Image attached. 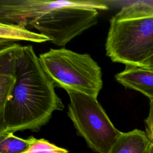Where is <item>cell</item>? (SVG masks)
Listing matches in <instances>:
<instances>
[{
  "label": "cell",
  "instance_id": "6da1fadb",
  "mask_svg": "<svg viewBox=\"0 0 153 153\" xmlns=\"http://www.w3.org/2000/svg\"><path fill=\"white\" fill-rule=\"evenodd\" d=\"M16 80L0 108V133L38 131L53 112L65 106L44 71L32 45L22 46L17 59Z\"/></svg>",
  "mask_w": 153,
  "mask_h": 153
},
{
  "label": "cell",
  "instance_id": "7a4b0ae2",
  "mask_svg": "<svg viewBox=\"0 0 153 153\" xmlns=\"http://www.w3.org/2000/svg\"><path fill=\"white\" fill-rule=\"evenodd\" d=\"M108 9L103 1L1 0L0 22L35 28L63 47L96 25L98 11Z\"/></svg>",
  "mask_w": 153,
  "mask_h": 153
},
{
  "label": "cell",
  "instance_id": "3957f363",
  "mask_svg": "<svg viewBox=\"0 0 153 153\" xmlns=\"http://www.w3.org/2000/svg\"><path fill=\"white\" fill-rule=\"evenodd\" d=\"M105 50L114 62L142 66L153 56V5L123 7L110 20Z\"/></svg>",
  "mask_w": 153,
  "mask_h": 153
},
{
  "label": "cell",
  "instance_id": "277c9868",
  "mask_svg": "<svg viewBox=\"0 0 153 153\" xmlns=\"http://www.w3.org/2000/svg\"><path fill=\"white\" fill-rule=\"evenodd\" d=\"M39 59L55 87L97 98L103 86L102 70L88 54L51 48L41 54Z\"/></svg>",
  "mask_w": 153,
  "mask_h": 153
},
{
  "label": "cell",
  "instance_id": "5b68a950",
  "mask_svg": "<svg viewBox=\"0 0 153 153\" xmlns=\"http://www.w3.org/2000/svg\"><path fill=\"white\" fill-rule=\"evenodd\" d=\"M70 102L68 115L88 146L97 153H108L121 133L112 124L97 99L87 94L67 92Z\"/></svg>",
  "mask_w": 153,
  "mask_h": 153
},
{
  "label": "cell",
  "instance_id": "8992f818",
  "mask_svg": "<svg viewBox=\"0 0 153 153\" xmlns=\"http://www.w3.org/2000/svg\"><path fill=\"white\" fill-rule=\"evenodd\" d=\"M21 47L15 43L1 44L0 108L10 95L16 82V62Z\"/></svg>",
  "mask_w": 153,
  "mask_h": 153
},
{
  "label": "cell",
  "instance_id": "52a82bcc",
  "mask_svg": "<svg viewBox=\"0 0 153 153\" xmlns=\"http://www.w3.org/2000/svg\"><path fill=\"white\" fill-rule=\"evenodd\" d=\"M115 78L126 88L141 93L153 100V70L142 66H126Z\"/></svg>",
  "mask_w": 153,
  "mask_h": 153
},
{
  "label": "cell",
  "instance_id": "ba28073f",
  "mask_svg": "<svg viewBox=\"0 0 153 153\" xmlns=\"http://www.w3.org/2000/svg\"><path fill=\"white\" fill-rule=\"evenodd\" d=\"M151 145L145 131L134 129L121 132L108 153H149Z\"/></svg>",
  "mask_w": 153,
  "mask_h": 153
},
{
  "label": "cell",
  "instance_id": "9c48e42d",
  "mask_svg": "<svg viewBox=\"0 0 153 153\" xmlns=\"http://www.w3.org/2000/svg\"><path fill=\"white\" fill-rule=\"evenodd\" d=\"M11 40H24L42 43L50 41L46 36L35 33L20 25L0 22V43L6 44Z\"/></svg>",
  "mask_w": 153,
  "mask_h": 153
},
{
  "label": "cell",
  "instance_id": "30bf717a",
  "mask_svg": "<svg viewBox=\"0 0 153 153\" xmlns=\"http://www.w3.org/2000/svg\"><path fill=\"white\" fill-rule=\"evenodd\" d=\"M34 140L33 136L24 139L13 133H0V153H26L33 145Z\"/></svg>",
  "mask_w": 153,
  "mask_h": 153
},
{
  "label": "cell",
  "instance_id": "8fae6325",
  "mask_svg": "<svg viewBox=\"0 0 153 153\" xmlns=\"http://www.w3.org/2000/svg\"><path fill=\"white\" fill-rule=\"evenodd\" d=\"M26 153H68V151L51 143L44 139L35 138L33 145Z\"/></svg>",
  "mask_w": 153,
  "mask_h": 153
},
{
  "label": "cell",
  "instance_id": "7c38bea8",
  "mask_svg": "<svg viewBox=\"0 0 153 153\" xmlns=\"http://www.w3.org/2000/svg\"><path fill=\"white\" fill-rule=\"evenodd\" d=\"M146 134L150 141L153 137V100L149 102V111L147 118L145 120Z\"/></svg>",
  "mask_w": 153,
  "mask_h": 153
},
{
  "label": "cell",
  "instance_id": "4fadbf2b",
  "mask_svg": "<svg viewBox=\"0 0 153 153\" xmlns=\"http://www.w3.org/2000/svg\"><path fill=\"white\" fill-rule=\"evenodd\" d=\"M142 67L148 69L153 70V56L149 58L146 61H145Z\"/></svg>",
  "mask_w": 153,
  "mask_h": 153
},
{
  "label": "cell",
  "instance_id": "5bb4252c",
  "mask_svg": "<svg viewBox=\"0 0 153 153\" xmlns=\"http://www.w3.org/2000/svg\"><path fill=\"white\" fill-rule=\"evenodd\" d=\"M149 153H153V143H151L150 148H149Z\"/></svg>",
  "mask_w": 153,
  "mask_h": 153
},
{
  "label": "cell",
  "instance_id": "9a60e30c",
  "mask_svg": "<svg viewBox=\"0 0 153 153\" xmlns=\"http://www.w3.org/2000/svg\"><path fill=\"white\" fill-rule=\"evenodd\" d=\"M151 143H153V137H152V139L151 140Z\"/></svg>",
  "mask_w": 153,
  "mask_h": 153
}]
</instances>
